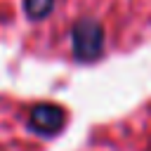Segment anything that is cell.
<instances>
[{"instance_id":"obj_1","label":"cell","mask_w":151,"mask_h":151,"mask_svg":"<svg viewBox=\"0 0 151 151\" xmlns=\"http://www.w3.org/2000/svg\"><path fill=\"white\" fill-rule=\"evenodd\" d=\"M71 47L78 61H94L104 52V28L94 19L76 21L71 31Z\"/></svg>"},{"instance_id":"obj_2","label":"cell","mask_w":151,"mask_h":151,"mask_svg":"<svg viewBox=\"0 0 151 151\" xmlns=\"http://www.w3.org/2000/svg\"><path fill=\"white\" fill-rule=\"evenodd\" d=\"M64 120H66L64 109H59L54 104H40V106H33L28 125H31V130L35 134L52 137V134H57L64 127Z\"/></svg>"},{"instance_id":"obj_3","label":"cell","mask_w":151,"mask_h":151,"mask_svg":"<svg viewBox=\"0 0 151 151\" xmlns=\"http://www.w3.org/2000/svg\"><path fill=\"white\" fill-rule=\"evenodd\" d=\"M54 7V0H24V12L28 19L40 21L50 14V9Z\"/></svg>"}]
</instances>
